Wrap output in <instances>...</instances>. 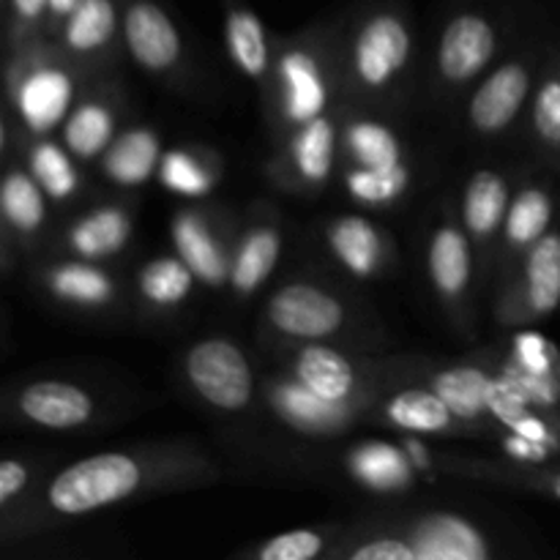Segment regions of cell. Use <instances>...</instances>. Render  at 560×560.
<instances>
[{"instance_id": "cell-18", "label": "cell", "mask_w": 560, "mask_h": 560, "mask_svg": "<svg viewBox=\"0 0 560 560\" xmlns=\"http://www.w3.org/2000/svg\"><path fill=\"white\" fill-rule=\"evenodd\" d=\"M170 241L175 255L195 271L197 282L211 290L228 288L235 238L217 211L180 208L170 219Z\"/></svg>"}, {"instance_id": "cell-37", "label": "cell", "mask_w": 560, "mask_h": 560, "mask_svg": "<svg viewBox=\"0 0 560 560\" xmlns=\"http://www.w3.org/2000/svg\"><path fill=\"white\" fill-rule=\"evenodd\" d=\"M345 534V523L312 525V528H293L284 534L257 541L249 550H241L244 560H317L334 558L339 539Z\"/></svg>"}, {"instance_id": "cell-40", "label": "cell", "mask_w": 560, "mask_h": 560, "mask_svg": "<svg viewBox=\"0 0 560 560\" xmlns=\"http://www.w3.org/2000/svg\"><path fill=\"white\" fill-rule=\"evenodd\" d=\"M42 468V459L22 457V454H11L0 463V517L25 503V498L44 479Z\"/></svg>"}, {"instance_id": "cell-6", "label": "cell", "mask_w": 560, "mask_h": 560, "mask_svg": "<svg viewBox=\"0 0 560 560\" xmlns=\"http://www.w3.org/2000/svg\"><path fill=\"white\" fill-rule=\"evenodd\" d=\"M506 16L481 0L459 3L443 20L430 60V88L438 98L468 93L506 47Z\"/></svg>"}, {"instance_id": "cell-20", "label": "cell", "mask_w": 560, "mask_h": 560, "mask_svg": "<svg viewBox=\"0 0 560 560\" xmlns=\"http://www.w3.org/2000/svg\"><path fill=\"white\" fill-rule=\"evenodd\" d=\"M375 416L388 430L402 435L419 438H463L474 435L468 424L448 408L446 399L432 392L427 383L408 381L399 388H392L381 402L372 408L370 419Z\"/></svg>"}, {"instance_id": "cell-42", "label": "cell", "mask_w": 560, "mask_h": 560, "mask_svg": "<svg viewBox=\"0 0 560 560\" xmlns=\"http://www.w3.org/2000/svg\"><path fill=\"white\" fill-rule=\"evenodd\" d=\"M402 448L408 452L416 474H432V470H441V465H438V454L430 452V448L419 441V435H410L408 441L402 443Z\"/></svg>"}, {"instance_id": "cell-8", "label": "cell", "mask_w": 560, "mask_h": 560, "mask_svg": "<svg viewBox=\"0 0 560 560\" xmlns=\"http://www.w3.org/2000/svg\"><path fill=\"white\" fill-rule=\"evenodd\" d=\"M541 58L536 49L509 52L465 93V126L479 140H498L520 124L530 107Z\"/></svg>"}, {"instance_id": "cell-14", "label": "cell", "mask_w": 560, "mask_h": 560, "mask_svg": "<svg viewBox=\"0 0 560 560\" xmlns=\"http://www.w3.org/2000/svg\"><path fill=\"white\" fill-rule=\"evenodd\" d=\"M476 271H479V257L463 222L443 217L427 238V277L438 304L459 328L468 326L474 312Z\"/></svg>"}, {"instance_id": "cell-22", "label": "cell", "mask_w": 560, "mask_h": 560, "mask_svg": "<svg viewBox=\"0 0 560 560\" xmlns=\"http://www.w3.org/2000/svg\"><path fill=\"white\" fill-rule=\"evenodd\" d=\"M323 244H326L328 257L350 273L353 279L370 282L377 279L394 257V244L386 230L377 228L372 219L361 213H342L326 222L323 228Z\"/></svg>"}, {"instance_id": "cell-29", "label": "cell", "mask_w": 560, "mask_h": 560, "mask_svg": "<svg viewBox=\"0 0 560 560\" xmlns=\"http://www.w3.org/2000/svg\"><path fill=\"white\" fill-rule=\"evenodd\" d=\"M131 235H135V219L129 208L124 202H104L77 217L66 228L60 244L71 257L107 262L129 246Z\"/></svg>"}, {"instance_id": "cell-9", "label": "cell", "mask_w": 560, "mask_h": 560, "mask_svg": "<svg viewBox=\"0 0 560 560\" xmlns=\"http://www.w3.org/2000/svg\"><path fill=\"white\" fill-rule=\"evenodd\" d=\"M180 375L189 392L219 413H246L257 397L252 359L230 337L197 339L180 359Z\"/></svg>"}, {"instance_id": "cell-32", "label": "cell", "mask_w": 560, "mask_h": 560, "mask_svg": "<svg viewBox=\"0 0 560 560\" xmlns=\"http://www.w3.org/2000/svg\"><path fill=\"white\" fill-rule=\"evenodd\" d=\"M162 153L164 148L159 131L153 126L135 124L118 131L113 145L98 159V170H102L104 180L118 189H140L159 173Z\"/></svg>"}, {"instance_id": "cell-25", "label": "cell", "mask_w": 560, "mask_h": 560, "mask_svg": "<svg viewBox=\"0 0 560 560\" xmlns=\"http://www.w3.org/2000/svg\"><path fill=\"white\" fill-rule=\"evenodd\" d=\"M47 202L49 197L33 178L25 162H5L3 180H0V219H3V249L5 268L11 260V246L31 249L47 230Z\"/></svg>"}, {"instance_id": "cell-33", "label": "cell", "mask_w": 560, "mask_h": 560, "mask_svg": "<svg viewBox=\"0 0 560 560\" xmlns=\"http://www.w3.org/2000/svg\"><path fill=\"white\" fill-rule=\"evenodd\" d=\"M159 184L184 200H202L222 180V162L202 145H175L162 153L156 173Z\"/></svg>"}, {"instance_id": "cell-26", "label": "cell", "mask_w": 560, "mask_h": 560, "mask_svg": "<svg viewBox=\"0 0 560 560\" xmlns=\"http://www.w3.org/2000/svg\"><path fill=\"white\" fill-rule=\"evenodd\" d=\"M120 93L109 85L85 88L60 126V142L77 162H98L120 131Z\"/></svg>"}, {"instance_id": "cell-11", "label": "cell", "mask_w": 560, "mask_h": 560, "mask_svg": "<svg viewBox=\"0 0 560 560\" xmlns=\"http://www.w3.org/2000/svg\"><path fill=\"white\" fill-rule=\"evenodd\" d=\"M5 421L38 432H77L93 427L104 413L96 394L66 377H36L11 388L3 399Z\"/></svg>"}, {"instance_id": "cell-5", "label": "cell", "mask_w": 560, "mask_h": 560, "mask_svg": "<svg viewBox=\"0 0 560 560\" xmlns=\"http://www.w3.org/2000/svg\"><path fill=\"white\" fill-rule=\"evenodd\" d=\"M399 361H366L334 348L331 342H304L284 348V370L323 399L372 413L377 402L416 377V366H397Z\"/></svg>"}, {"instance_id": "cell-19", "label": "cell", "mask_w": 560, "mask_h": 560, "mask_svg": "<svg viewBox=\"0 0 560 560\" xmlns=\"http://www.w3.org/2000/svg\"><path fill=\"white\" fill-rule=\"evenodd\" d=\"M512 195L514 184L506 170L479 167L465 180L459 222L479 257L481 277H492V262H495L498 241H501L503 222L512 206Z\"/></svg>"}, {"instance_id": "cell-2", "label": "cell", "mask_w": 560, "mask_h": 560, "mask_svg": "<svg viewBox=\"0 0 560 560\" xmlns=\"http://www.w3.org/2000/svg\"><path fill=\"white\" fill-rule=\"evenodd\" d=\"M416 22L408 0H359L342 14V104L386 107L408 85Z\"/></svg>"}, {"instance_id": "cell-7", "label": "cell", "mask_w": 560, "mask_h": 560, "mask_svg": "<svg viewBox=\"0 0 560 560\" xmlns=\"http://www.w3.org/2000/svg\"><path fill=\"white\" fill-rule=\"evenodd\" d=\"M355 312L339 290L317 279H290L268 295L262 326L279 345L331 342L355 328Z\"/></svg>"}, {"instance_id": "cell-12", "label": "cell", "mask_w": 560, "mask_h": 560, "mask_svg": "<svg viewBox=\"0 0 560 560\" xmlns=\"http://www.w3.org/2000/svg\"><path fill=\"white\" fill-rule=\"evenodd\" d=\"M124 49L151 80L180 85L189 74L184 33L164 0H124Z\"/></svg>"}, {"instance_id": "cell-38", "label": "cell", "mask_w": 560, "mask_h": 560, "mask_svg": "<svg viewBox=\"0 0 560 560\" xmlns=\"http://www.w3.org/2000/svg\"><path fill=\"white\" fill-rule=\"evenodd\" d=\"M342 189L355 206L372 208H394L408 197L413 186V170L410 162L399 164L392 170H364V167H339Z\"/></svg>"}, {"instance_id": "cell-34", "label": "cell", "mask_w": 560, "mask_h": 560, "mask_svg": "<svg viewBox=\"0 0 560 560\" xmlns=\"http://www.w3.org/2000/svg\"><path fill=\"white\" fill-rule=\"evenodd\" d=\"M22 162L27 164L33 178L49 197V202H71L82 189V175L77 167V159L71 156L69 148L63 142L52 140V137H33L25 142L20 153Z\"/></svg>"}, {"instance_id": "cell-28", "label": "cell", "mask_w": 560, "mask_h": 560, "mask_svg": "<svg viewBox=\"0 0 560 560\" xmlns=\"http://www.w3.org/2000/svg\"><path fill=\"white\" fill-rule=\"evenodd\" d=\"M284 249V230L273 217L257 213L233 241L230 266V293L235 301H246L273 277Z\"/></svg>"}, {"instance_id": "cell-3", "label": "cell", "mask_w": 560, "mask_h": 560, "mask_svg": "<svg viewBox=\"0 0 560 560\" xmlns=\"http://www.w3.org/2000/svg\"><path fill=\"white\" fill-rule=\"evenodd\" d=\"M262 96L277 142L337 109L342 104V16L277 38Z\"/></svg>"}, {"instance_id": "cell-16", "label": "cell", "mask_w": 560, "mask_h": 560, "mask_svg": "<svg viewBox=\"0 0 560 560\" xmlns=\"http://www.w3.org/2000/svg\"><path fill=\"white\" fill-rule=\"evenodd\" d=\"M266 408L284 430L306 438H334L348 432L361 419V410L323 399L293 372H273L262 383Z\"/></svg>"}, {"instance_id": "cell-27", "label": "cell", "mask_w": 560, "mask_h": 560, "mask_svg": "<svg viewBox=\"0 0 560 560\" xmlns=\"http://www.w3.org/2000/svg\"><path fill=\"white\" fill-rule=\"evenodd\" d=\"M405 162H408V148L394 124L372 113L370 107L342 104L339 167L392 170Z\"/></svg>"}, {"instance_id": "cell-31", "label": "cell", "mask_w": 560, "mask_h": 560, "mask_svg": "<svg viewBox=\"0 0 560 560\" xmlns=\"http://www.w3.org/2000/svg\"><path fill=\"white\" fill-rule=\"evenodd\" d=\"M345 474L372 495H405L416 485V468L402 446L386 441L355 443L345 452Z\"/></svg>"}, {"instance_id": "cell-41", "label": "cell", "mask_w": 560, "mask_h": 560, "mask_svg": "<svg viewBox=\"0 0 560 560\" xmlns=\"http://www.w3.org/2000/svg\"><path fill=\"white\" fill-rule=\"evenodd\" d=\"M49 0H5V52L44 36Z\"/></svg>"}, {"instance_id": "cell-35", "label": "cell", "mask_w": 560, "mask_h": 560, "mask_svg": "<svg viewBox=\"0 0 560 560\" xmlns=\"http://www.w3.org/2000/svg\"><path fill=\"white\" fill-rule=\"evenodd\" d=\"M197 277L178 255H162L148 260L137 271V299L153 315H170L180 310L195 293Z\"/></svg>"}, {"instance_id": "cell-21", "label": "cell", "mask_w": 560, "mask_h": 560, "mask_svg": "<svg viewBox=\"0 0 560 560\" xmlns=\"http://www.w3.org/2000/svg\"><path fill=\"white\" fill-rule=\"evenodd\" d=\"M552 217H556V200H552L550 186L528 180V184H520L514 189L501 241H498L495 262H492V277L498 279V288L528 255L530 246H536L550 233Z\"/></svg>"}, {"instance_id": "cell-43", "label": "cell", "mask_w": 560, "mask_h": 560, "mask_svg": "<svg viewBox=\"0 0 560 560\" xmlns=\"http://www.w3.org/2000/svg\"><path fill=\"white\" fill-rule=\"evenodd\" d=\"M82 0H49L47 5V22H44V38H55L63 22L69 20L71 11L80 5Z\"/></svg>"}, {"instance_id": "cell-36", "label": "cell", "mask_w": 560, "mask_h": 560, "mask_svg": "<svg viewBox=\"0 0 560 560\" xmlns=\"http://www.w3.org/2000/svg\"><path fill=\"white\" fill-rule=\"evenodd\" d=\"M334 560H416L408 536L388 517L345 525Z\"/></svg>"}, {"instance_id": "cell-24", "label": "cell", "mask_w": 560, "mask_h": 560, "mask_svg": "<svg viewBox=\"0 0 560 560\" xmlns=\"http://www.w3.org/2000/svg\"><path fill=\"white\" fill-rule=\"evenodd\" d=\"M36 282L55 304L88 315L115 310L120 301L118 279L102 268V262L80 260V257L55 260L38 268Z\"/></svg>"}, {"instance_id": "cell-4", "label": "cell", "mask_w": 560, "mask_h": 560, "mask_svg": "<svg viewBox=\"0 0 560 560\" xmlns=\"http://www.w3.org/2000/svg\"><path fill=\"white\" fill-rule=\"evenodd\" d=\"M88 80L93 77L71 63L52 38L42 36L5 58V109H11L25 140L47 137L69 118Z\"/></svg>"}, {"instance_id": "cell-1", "label": "cell", "mask_w": 560, "mask_h": 560, "mask_svg": "<svg viewBox=\"0 0 560 560\" xmlns=\"http://www.w3.org/2000/svg\"><path fill=\"white\" fill-rule=\"evenodd\" d=\"M222 465L186 441L142 443L74 459L38 481L22 506L0 517V539L11 541L52 530L74 520L93 517L104 509L142 498L195 490L222 479Z\"/></svg>"}, {"instance_id": "cell-15", "label": "cell", "mask_w": 560, "mask_h": 560, "mask_svg": "<svg viewBox=\"0 0 560 560\" xmlns=\"http://www.w3.org/2000/svg\"><path fill=\"white\" fill-rule=\"evenodd\" d=\"M91 77L115 69L124 49V0H82L52 38Z\"/></svg>"}, {"instance_id": "cell-13", "label": "cell", "mask_w": 560, "mask_h": 560, "mask_svg": "<svg viewBox=\"0 0 560 560\" xmlns=\"http://www.w3.org/2000/svg\"><path fill=\"white\" fill-rule=\"evenodd\" d=\"M560 306V233L550 230L520 266L509 273L495 295V320L506 328L530 326Z\"/></svg>"}, {"instance_id": "cell-10", "label": "cell", "mask_w": 560, "mask_h": 560, "mask_svg": "<svg viewBox=\"0 0 560 560\" xmlns=\"http://www.w3.org/2000/svg\"><path fill=\"white\" fill-rule=\"evenodd\" d=\"M339 131L342 104L323 118L290 131L277 142L266 175L290 195H317L339 170Z\"/></svg>"}, {"instance_id": "cell-39", "label": "cell", "mask_w": 560, "mask_h": 560, "mask_svg": "<svg viewBox=\"0 0 560 560\" xmlns=\"http://www.w3.org/2000/svg\"><path fill=\"white\" fill-rule=\"evenodd\" d=\"M530 137L545 156L560 159V58L541 66L528 107Z\"/></svg>"}, {"instance_id": "cell-17", "label": "cell", "mask_w": 560, "mask_h": 560, "mask_svg": "<svg viewBox=\"0 0 560 560\" xmlns=\"http://www.w3.org/2000/svg\"><path fill=\"white\" fill-rule=\"evenodd\" d=\"M388 520L408 536L416 560H492L498 556L492 536L468 514L430 509Z\"/></svg>"}, {"instance_id": "cell-23", "label": "cell", "mask_w": 560, "mask_h": 560, "mask_svg": "<svg viewBox=\"0 0 560 560\" xmlns=\"http://www.w3.org/2000/svg\"><path fill=\"white\" fill-rule=\"evenodd\" d=\"M501 366L474 364H446V366H421V383L441 394L448 408L470 427V430H492V397H495Z\"/></svg>"}, {"instance_id": "cell-30", "label": "cell", "mask_w": 560, "mask_h": 560, "mask_svg": "<svg viewBox=\"0 0 560 560\" xmlns=\"http://www.w3.org/2000/svg\"><path fill=\"white\" fill-rule=\"evenodd\" d=\"M224 9V47L230 60L246 80L268 85L277 52V38L268 33L266 22L257 16L246 0H222Z\"/></svg>"}]
</instances>
